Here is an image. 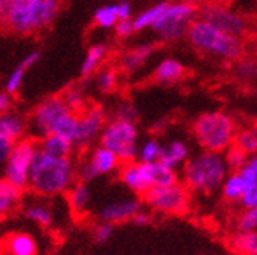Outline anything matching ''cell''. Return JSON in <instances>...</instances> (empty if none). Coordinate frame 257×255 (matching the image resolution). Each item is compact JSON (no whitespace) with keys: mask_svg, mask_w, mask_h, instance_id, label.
I'll return each instance as SVG.
<instances>
[{"mask_svg":"<svg viewBox=\"0 0 257 255\" xmlns=\"http://www.w3.org/2000/svg\"><path fill=\"white\" fill-rule=\"evenodd\" d=\"M195 7L185 2L170 4L159 21L152 25V30L163 41H177L182 36L188 35V29L193 22V18H195Z\"/></svg>","mask_w":257,"mask_h":255,"instance_id":"cell-8","label":"cell"},{"mask_svg":"<svg viewBox=\"0 0 257 255\" xmlns=\"http://www.w3.org/2000/svg\"><path fill=\"white\" fill-rule=\"evenodd\" d=\"M60 10V0H22L4 21L7 30L30 35L49 27Z\"/></svg>","mask_w":257,"mask_h":255,"instance_id":"cell-3","label":"cell"},{"mask_svg":"<svg viewBox=\"0 0 257 255\" xmlns=\"http://www.w3.org/2000/svg\"><path fill=\"white\" fill-rule=\"evenodd\" d=\"M151 208L160 213L181 214L188 208V191L185 185L174 183L171 186H154L143 196Z\"/></svg>","mask_w":257,"mask_h":255,"instance_id":"cell-10","label":"cell"},{"mask_svg":"<svg viewBox=\"0 0 257 255\" xmlns=\"http://www.w3.org/2000/svg\"><path fill=\"white\" fill-rule=\"evenodd\" d=\"M184 74H185V68L182 66V63H179L177 60L173 58H166L157 66L156 72H154V79L160 83H174L181 80L184 77Z\"/></svg>","mask_w":257,"mask_h":255,"instance_id":"cell-21","label":"cell"},{"mask_svg":"<svg viewBox=\"0 0 257 255\" xmlns=\"http://www.w3.org/2000/svg\"><path fill=\"white\" fill-rule=\"evenodd\" d=\"M96 85H97V89L102 94L111 93L113 89L116 88V74H114L111 69L100 71L96 77Z\"/></svg>","mask_w":257,"mask_h":255,"instance_id":"cell-37","label":"cell"},{"mask_svg":"<svg viewBox=\"0 0 257 255\" xmlns=\"http://www.w3.org/2000/svg\"><path fill=\"white\" fill-rule=\"evenodd\" d=\"M105 54H107V47L104 44H94L88 49L85 60L82 63V68H80V74L83 77H86V75L93 74L96 71V68L99 66L102 58L105 57Z\"/></svg>","mask_w":257,"mask_h":255,"instance_id":"cell-28","label":"cell"},{"mask_svg":"<svg viewBox=\"0 0 257 255\" xmlns=\"http://www.w3.org/2000/svg\"><path fill=\"white\" fill-rule=\"evenodd\" d=\"M40 150H43L44 154L52 155L57 158H71V152H72V143L68 141L66 138L58 136V135H49L43 139H40Z\"/></svg>","mask_w":257,"mask_h":255,"instance_id":"cell-18","label":"cell"},{"mask_svg":"<svg viewBox=\"0 0 257 255\" xmlns=\"http://www.w3.org/2000/svg\"><path fill=\"white\" fill-rule=\"evenodd\" d=\"M119 177L128 189L145 196L151 188H154V163H125L119 171Z\"/></svg>","mask_w":257,"mask_h":255,"instance_id":"cell-12","label":"cell"},{"mask_svg":"<svg viewBox=\"0 0 257 255\" xmlns=\"http://www.w3.org/2000/svg\"><path fill=\"white\" fill-rule=\"evenodd\" d=\"M230 247L240 255H257V230L237 232L230 238Z\"/></svg>","mask_w":257,"mask_h":255,"instance_id":"cell-24","label":"cell"},{"mask_svg":"<svg viewBox=\"0 0 257 255\" xmlns=\"http://www.w3.org/2000/svg\"><path fill=\"white\" fill-rule=\"evenodd\" d=\"M24 72H25V69L19 65L15 71L8 75L7 83H5V91L8 94H16L19 91L22 80H24Z\"/></svg>","mask_w":257,"mask_h":255,"instance_id":"cell-38","label":"cell"},{"mask_svg":"<svg viewBox=\"0 0 257 255\" xmlns=\"http://www.w3.org/2000/svg\"><path fill=\"white\" fill-rule=\"evenodd\" d=\"M68 197H69V205L72 208V211L75 213H83L89 203V199H91V194H89V188L85 182H79L75 183L69 191H68Z\"/></svg>","mask_w":257,"mask_h":255,"instance_id":"cell-25","label":"cell"},{"mask_svg":"<svg viewBox=\"0 0 257 255\" xmlns=\"http://www.w3.org/2000/svg\"><path fill=\"white\" fill-rule=\"evenodd\" d=\"M187 36L196 49L226 60H237L243 50L241 41L237 36L221 32L204 19L193 21Z\"/></svg>","mask_w":257,"mask_h":255,"instance_id":"cell-5","label":"cell"},{"mask_svg":"<svg viewBox=\"0 0 257 255\" xmlns=\"http://www.w3.org/2000/svg\"><path fill=\"white\" fill-rule=\"evenodd\" d=\"M5 247L10 255H35L36 244L35 239L27 233H11L5 239Z\"/></svg>","mask_w":257,"mask_h":255,"instance_id":"cell-20","label":"cell"},{"mask_svg":"<svg viewBox=\"0 0 257 255\" xmlns=\"http://www.w3.org/2000/svg\"><path fill=\"white\" fill-rule=\"evenodd\" d=\"M40 58H41V54L38 52V50H35V52H30L29 55H25V57H24V60L21 61V66H22L24 69H29V68H32L33 65H36V63L40 61Z\"/></svg>","mask_w":257,"mask_h":255,"instance_id":"cell-45","label":"cell"},{"mask_svg":"<svg viewBox=\"0 0 257 255\" xmlns=\"http://www.w3.org/2000/svg\"><path fill=\"white\" fill-rule=\"evenodd\" d=\"M40 150V146L32 138H22L11 150L10 157L5 161L4 178L10 183L24 189L29 188V177L33 160Z\"/></svg>","mask_w":257,"mask_h":255,"instance_id":"cell-7","label":"cell"},{"mask_svg":"<svg viewBox=\"0 0 257 255\" xmlns=\"http://www.w3.org/2000/svg\"><path fill=\"white\" fill-rule=\"evenodd\" d=\"M25 216H27L29 219H32L33 222H36L38 225L41 227H49L52 224V210H50L46 203H29L27 207H25Z\"/></svg>","mask_w":257,"mask_h":255,"instance_id":"cell-29","label":"cell"},{"mask_svg":"<svg viewBox=\"0 0 257 255\" xmlns=\"http://www.w3.org/2000/svg\"><path fill=\"white\" fill-rule=\"evenodd\" d=\"M163 147L157 139H148L138 149V161L141 163H159Z\"/></svg>","mask_w":257,"mask_h":255,"instance_id":"cell-32","label":"cell"},{"mask_svg":"<svg viewBox=\"0 0 257 255\" xmlns=\"http://www.w3.org/2000/svg\"><path fill=\"white\" fill-rule=\"evenodd\" d=\"M94 22L97 27H102V29L116 27V24L119 22L118 5L110 4V5H104V7L97 8L94 13Z\"/></svg>","mask_w":257,"mask_h":255,"instance_id":"cell-31","label":"cell"},{"mask_svg":"<svg viewBox=\"0 0 257 255\" xmlns=\"http://www.w3.org/2000/svg\"><path fill=\"white\" fill-rule=\"evenodd\" d=\"M201 19L210 22L221 32L237 36V38L240 35H243V32L246 30V24L243 21V18H240L237 13L230 11L229 8H226L223 5H218V4H212V5L205 7Z\"/></svg>","mask_w":257,"mask_h":255,"instance_id":"cell-13","label":"cell"},{"mask_svg":"<svg viewBox=\"0 0 257 255\" xmlns=\"http://www.w3.org/2000/svg\"><path fill=\"white\" fill-rule=\"evenodd\" d=\"M75 166L71 158H57L38 150L29 177V189L40 196H57L74 186Z\"/></svg>","mask_w":257,"mask_h":255,"instance_id":"cell-1","label":"cell"},{"mask_svg":"<svg viewBox=\"0 0 257 255\" xmlns=\"http://www.w3.org/2000/svg\"><path fill=\"white\" fill-rule=\"evenodd\" d=\"M223 197L229 202H241L246 193V185L240 172H230L221 186Z\"/></svg>","mask_w":257,"mask_h":255,"instance_id":"cell-23","label":"cell"},{"mask_svg":"<svg viewBox=\"0 0 257 255\" xmlns=\"http://www.w3.org/2000/svg\"><path fill=\"white\" fill-rule=\"evenodd\" d=\"M238 232H255L257 230V207H248L243 210L237 221Z\"/></svg>","mask_w":257,"mask_h":255,"instance_id":"cell-36","label":"cell"},{"mask_svg":"<svg viewBox=\"0 0 257 255\" xmlns=\"http://www.w3.org/2000/svg\"><path fill=\"white\" fill-rule=\"evenodd\" d=\"M193 135L204 150L221 154L235 141V122L223 111L204 113L193 124Z\"/></svg>","mask_w":257,"mask_h":255,"instance_id":"cell-4","label":"cell"},{"mask_svg":"<svg viewBox=\"0 0 257 255\" xmlns=\"http://www.w3.org/2000/svg\"><path fill=\"white\" fill-rule=\"evenodd\" d=\"M174 183H177L176 171L165 168L160 163H154V186H171Z\"/></svg>","mask_w":257,"mask_h":255,"instance_id":"cell-35","label":"cell"},{"mask_svg":"<svg viewBox=\"0 0 257 255\" xmlns=\"http://www.w3.org/2000/svg\"><path fill=\"white\" fill-rule=\"evenodd\" d=\"M119 164H121L119 158L114 155L111 150L99 146L91 152V155L80 164L77 174H79V177L82 178V182L86 183L99 175H105V174L113 172L114 169L119 168Z\"/></svg>","mask_w":257,"mask_h":255,"instance_id":"cell-11","label":"cell"},{"mask_svg":"<svg viewBox=\"0 0 257 255\" xmlns=\"http://www.w3.org/2000/svg\"><path fill=\"white\" fill-rule=\"evenodd\" d=\"M10 107H11V94H8L7 91L0 93V111H2V114L10 113Z\"/></svg>","mask_w":257,"mask_h":255,"instance_id":"cell-46","label":"cell"},{"mask_svg":"<svg viewBox=\"0 0 257 255\" xmlns=\"http://www.w3.org/2000/svg\"><path fill=\"white\" fill-rule=\"evenodd\" d=\"M100 146L111 150L122 164L131 163L138 157V132L135 122L116 119L110 121L99 136Z\"/></svg>","mask_w":257,"mask_h":255,"instance_id":"cell-6","label":"cell"},{"mask_svg":"<svg viewBox=\"0 0 257 255\" xmlns=\"http://www.w3.org/2000/svg\"><path fill=\"white\" fill-rule=\"evenodd\" d=\"M141 211V202L138 199H121L110 202L99 211V218L102 222L116 224L124 221H132L134 216Z\"/></svg>","mask_w":257,"mask_h":255,"instance_id":"cell-16","label":"cell"},{"mask_svg":"<svg viewBox=\"0 0 257 255\" xmlns=\"http://www.w3.org/2000/svg\"><path fill=\"white\" fill-rule=\"evenodd\" d=\"M105 114L100 107H89L82 114H79V124H77V136L75 144H89L94 138L102 135L105 129Z\"/></svg>","mask_w":257,"mask_h":255,"instance_id":"cell-14","label":"cell"},{"mask_svg":"<svg viewBox=\"0 0 257 255\" xmlns=\"http://www.w3.org/2000/svg\"><path fill=\"white\" fill-rule=\"evenodd\" d=\"M149 221H151V216H149L146 211H140V213H137V214L134 216V219H132V222H134L135 225H146V224H149Z\"/></svg>","mask_w":257,"mask_h":255,"instance_id":"cell-47","label":"cell"},{"mask_svg":"<svg viewBox=\"0 0 257 255\" xmlns=\"http://www.w3.org/2000/svg\"><path fill=\"white\" fill-rule=\"evenodd\" d=\"M138 118V111L137 108L131 104V102H124L116 108V119H124V121H131L135 122Z\"/></svg>","mask_w":257,"mask_h":255,"instance_id":"cell-40","label":"cell"},{"mask_svg":"<svg viewBox=\"0 0 257 255\" xmlns=\"http://www.w3.org/2000/svg\"><path fill=\"white\" fill-rule=\"evenodd\" d=\"M118 5V16H119V21H128L132 16V5L122 0V2L116 4Z\"/></svg>","mask_w":257,"mask_h":255,"instance_id":"cell-44","label":"cell"},{"mask_svg":"<svg viewBox=\"0 0 257 255\" xmlns=\"http://www.w3.org/2000/svg\"><path fill=\"white\" fill-rule=\"evenodd\" d=\"M238 172L246 185V193L241 199L243 207H257V155L249 157L248 163Z\"/></svg>","mask_w":257,"mask_h":255,"instance_id":"cell-17","label":"cell"},{"mask_svg":"<svg viewBox=\"0 0 257 255\" xmlns=\"http://www.w3.org/2000/svg\"><path fill=\"white\" fill-rule=\"evenodd\" d=\"M185 4H188V5H193L195 7V4H198V2H201V0H184Z\"/></svg>","mask_w":257,"mask_h":255,"instance_id":"cell-48","label":"cell"},{"mask_svg":"<svg viewBox=\"0 0 257 255\" xmlns=\"http://www.w3.org/2000/svg\"><path fill=\"white\" fill-rule=\"evenodd\" d=\"M229 168L224 157L216 152L204 150L190 158L184 166V185L196 193L210 194L221 188Z\"/></svg>","mask_w":257,"mask_h":255,"instance_id":"cell-2","label":"cell"},{"mask_svg":"<svg viewBox=\"0 0 257 255\" xmlns=\"http://www.w3.org/2000/svg\"><path fill=\"white\" fill-rule=\"evenodd\" d=\"M188 157V147L184 141H171L166 147H163L162 157L159 160L160 164H163L165 168L176 169L179 164H182Z\"/></svg>","mask_w":257,"mask_h":255,"instance_id":"cell-19","label":"cell"},{"mask_svg":"<svg viewBox=\"0 0 257 255\" xmlns=\"http://www.w3.org/2000/svg\"><path fill=\"white\" fill-rule=\"evenodd\" d=\"M170 4L166 2H160V4H156L152 5L151 8L145 10L143 13H140V15L134 19V27H135V32H140V30H145L148 27L152 29V25L159 21V18L163 15V11L166 10Z\"/></svg>","mask_w":257,"mask_h":255,"instance_id":"cell-26","label":"cell"},{"mask_svg":"<svg viewBox=\"0 0 257 255\" xmlns=\"http://www.w3.org/2000/svg\"><path fill=\"white\" fill-rule=\"evenodd\" d=\"M152 52V46L146 44V46H140L134 50H131V52H127L122 60H121V66L124 71L127 72H132L135 69H138L143 63L149 58Z\"/></svg>","mask_w":257,"mask_h":255,"instance_id":"cell-27","label":"cell"},{"mask_svg":"<svg viewBox=\"0 0 257 255\" xmlns=\"http://www.w3.org/2000/svg\"><path fill=\"white\" fill-rule=\"evenodd\" d=\"M61 99L74 114H82L85 111V97L79 88H71L68 91H64Z\"/></svg>","mask_w":257,"mask_h":255,"instance_id":"cell-34","label":"cell"},{"mask_svg":"<svg viewBox=\"0 0 257 255\" xmlns=\"http://www.w3.org/2000/svg\"><path fill=\"white\" fill-rule=\"evenodd\" d=\"M72 111L66 107L61 97H50L36 107L30 118V130L40 139L55 135L60 124L66 119Z\"/></svg>","mask_w":257,"mask_h":255,"instance_id":"cell-9","label":"cell"},{"mask_svg":"<svg viewBox=\"0 0 257 255\" xmlns=\"http://www.w3.org/2000/svg\"><path fill=\"white\" fill-rule=\"evenodd\" d=\"M224 161L227 164V168L232 171V172H238L245 164L248 163L249 157L248 154H245L240 147H237L235 144L230 146L226 152H224Z\"/></svg>","mask_w":257,"mask_h":255,"instance_id":"cell-33","label":"cell"},{"mask_svg":"<svg viewBox=\"0 0 257 255\" xmlns=\"http://www.w3.org/2000/svg\"><path fill=\"white\" fill-rule=\"evenodd\" d=\"M21 2L22 0H0V16H2V21H5L10 13L15 10Z\"/></svg>","mask_w":257,"mask_h":255,"instance_id":"cell-43","label":"cell"},{"mask_svg":"<svg viewBox=\"0 0 257 255\" xmlns=\"http://www.w3.org/2000/svg\"><path fill=\"white\" fill-rule=\"evenodd\" d=\"M237 75L241 80H252L257 77V65L254 61L245 60L237 65Z\"/></svg>","mask_w":257,"mask_h":255,"instance_id":"cell-39","label":"cell"},{"mask_svg":"<svg viewBox=\"0 0 257 255\" xmlns=\"http://www.w3.org/2000/svg\"><path fill=\"white\" fill-rule=\"evenodd\" d=\"M25 122L16 113H5L0 118V158L5 163L16 143L22 139Z\"/></svg>","mask_w":257,"mask_h":255,"instance_id":"cell-15","label":"cell"},{"mask_svg":"<svg viewBox=\"0 0 257 255\" xmlns=\"http://www.w3.org/2000/svg\"><path fill=\"white\" fill-rule=\"evenodd\" d=\"M234 144L248 155H257V127H248L237 133Z\"/></svg>","mask_w":257,"mask_h":255,"instance_id":"cell-30","label":"cell"},{"mask_svg":"<svg viewBox=\"0 0 257 255\" xmlns=\"http://www.w3.org/2000/svg\"><path fill=\"white\" fill-rule=\"evenodd\" d=\"M113 235V224L108 222H100L94 228V239L96 243H107Z\"/></svg>","mask_w":257,"mask_h":255,"instance_id":"cell-41","label":"cell"},{"mask_svg":"<svg viewBox=\"0 0 257 255\" xmlns=\"http://www.w3.org/2000/svg\"><path fill=\"white\" fill-rule=\"evenodd\" d=\"M114 32H116L118 36L121 38H127V36H131L134 32H135V27H134V21H119L116 24V27H114Z\"/></svg>","mask_w":257,"mask_h":255,"instance_id":"cell-42","label":"cell"},{"mask_svg":"<svg viewBox=\"0 0 257 255\" xmlns=\"http://www.w3.org/2000/svg\"><path fill=\"white\" fill-rule=\"evenodd\" d=\"M22 189L10 183L5 178L0 182V214L7 216L19 205Z\"/></svg>","mask_w":257,"mask_h":255,"instance_id":"cell-22","label":"cell"}]
</instances>
